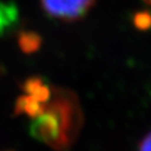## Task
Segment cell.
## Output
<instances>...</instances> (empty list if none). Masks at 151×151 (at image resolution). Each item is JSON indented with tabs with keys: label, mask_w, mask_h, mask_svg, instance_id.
<instances>
[{
	"label": "cell",
	"mask_w": 151,
	"mask_h": 151,
	"mask_svg": "<svg viewBox=\"0 0 151 151\" xmlns=\"http://www.w3.org/2000/svg\"><path fill=\"white\" fill-rule=\"evenodd\" d=\"M83 123L78 96L64 88H52L43 111L32 119L31 136L55 151H67L76 142Z\"/></svg>",
	"instance_id": "obj_1"
},
{
	"label": "cell",
	"mask_w": 151,
	"mask_h": 151,
	"mask_svg": "<svg viewBox=\"0 0 151 151\" xmlns=\"http://www.w3.org/2000/svg\"><path fill=\"white\" fill-rule=\"evenodd\" d=\"M95 0H42L45 12L56 19L73 22L86 16Z\"/></svg>",
	"instance_id": "obj_2"
},
{
	"label": "cell",
	"mask_w": 151,
	"mask_h": 151,
	"mask_svg": "<svg viewBox=\"0 0 151 151\" xmlns=\"http://www.w3.org/2000/svg\"><path fill=\"white\" fill-rule=\"evenodd\" d=\"M23 91H24V94L33 98L35 100L40 101L42 104H45L49 101V99L51 96L52 87L48 86L43 79L32 76L24 81Z\"/></svg>",
	"instance_id": "obj_3"
},
{
	"label": "cell",
	"mask_w": 151,
	"mask_h": 151,
	"mask_svg": "<svg viewBox=\"0 0 151 151\" xmlns=\"http://www.w3.org/2000/svg\"><path fill=\"white\" fill-rule=\"evenodd\" d=\"M45 104L35 100L33 98L23 94L19 96L14 104V114L16 116H26L30 119L36 118L43 111Z\"/></svg>",
	"instance_id": "obj_4"
},
{
	"label": "cell",
	"mask_w": 151,
	"mask_h": 151,
	"mask_svg": "<svg viewBox=\"0 0 151 151\" xmlns=\"http://www.w3.org/2000/svg\"><path fill=\"white\" fill-rule=\"evenodd\" d=\"M18 44L23 52L32 54L36 52L42 45V38L40 35L32 31H24L19 33L18 37Z\"/></svg>",
	"instance_id": "obj_5"
},
{
	"label": "cell",
	"mask_w": 151,
	"mask_h": 151,
	"mask_svg": "<svg viewBox=\"0 0 151 151\" xmlns=\"http://www.w3.org/2000/svg\"><path fill=\"white\" fill-rule=\"evenodd\" d=\"M17 20V10L13 4L0 3V36Z\"/></svg>",
	"instance_id": "obj_6"
},
{
	"label": "cell",
	"mask_w": 151,
	"mask_h": 151,
	"mask_svg": "<svg viewBox=\"0 0 151 151\" xmlns=\"http://www.w3.org/2000/svg\"><path fill=\"white\" fill-rule=\"evenodd\" d=\"M134 23L138 27H143V29H146L151 25V16L149 12H142V13H138L134 18Z\"/></svg>",
	"instance_id": "obj_7"
},
{
	"label": "cell",
	"mask_w": 151,
	"mask_h": 151,
	"mask_svg": "<svg viewBox=\"0 0 151 151\" xmlns=\"http://www.w3.org/2000/svg\"><path fill=\"white\" fill-rule=\"evenodd\" d=\"M138 151H151V133L146 134L139 144Z\"/></svg>",
	"instance_id": "obj_8"
},
{
	"label": "cell",
	"mask_w": 151,
	"mask_h": 151,
	"mask_svg": "<svg viewBox=\"0 0 151 151\" xmlns=\"http://www.w3.org/2000/svg\"><path fill=\"white\" fill-rule=\"evenodd\" d=\"M144 1L146 3V5H147L149 7H151V0H144Z\"/></svg>",
	"instance_id": "obj_9"
}]
</instances>
